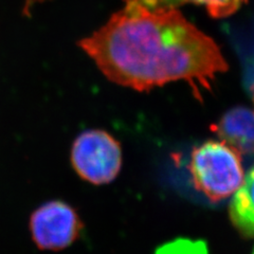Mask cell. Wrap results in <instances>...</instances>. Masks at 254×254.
I'll use <instances>...</instances> for the list:
<instances>
[{
    "instance_id": "obj_9",
    "label": "cell",
    "mask_w": 254,
    "mask_h": 254,
    "mask_svg": "<svg viewBox=\"0 0 254 254\" xmlns=\"http://www.w3.org/2000/svg\"><path fill=\"white\" fill-rule=\"evenodd\" d=\"M46 1V0H25V5H23V15L30 16V10L31 7L37 4Z\"/></svg>"
},
{
    "instance_id": "obj_3",
    "label": "cell",
    "mask_w": 254,
    "mask_h": 254,
    "mask_svg": "<svg viewBox=\"0 0 254 254\" xmlns=\"http://www.w3.org/2000/svg\"><path fill=\"white\" fill-rule=\"evenodd\" d=\"M71 165L79 178L94 186L113 182L122 168V148L103 129L85 130L73 141Z\"/></svg>"
},
{
    "instance_id": "obj_1",
    "label": "cell",
    "mask_w": 254,
    "mask_h": 254,
    "mask_svg": "<svg viewBox=\"0 0 254 254\" xmlns=\"http://www.w3.org/2000/svg\"><path fill=\"white\" fill-rule=\"evenodd\" d=\"M77 45L109 81L138 91L182 79L198 94L228 70L216 43L177 9L124 3Z\"/></svg>"
},
{
    "instance_id": "obj_4",
    "label": "cell",
    "mask_w": 254,
    "mask_h": 254,
    "mask_svg": "<svg viewBox=\"0 0 254 254\" xmlns=\"http://www.w3.org/2000/svg\"><path fill=\"white\" fill-rule=\"evenodd\" d=\"M29 228L32 240L39 249L61 251L78 240L84 225L72 205L63 200H51L31 214Z\"/></svg>"
},
{
    "instance_id": "obj_2",
    "label": "cell",
    "mask_w": 254,
    "mask_h": 254,
    "mask_svg": "<svg viewBox=\"0 0 254 254\" xmlns=\"http://www.w3.org/2000/svg\"><path fill=\"white\" fill-rule=\"evenodd\" d=\"M189 169L195 188L214 202L235 193L245 177L241 154L224 141H206L196 147Z\"/></svg>"
},
{
    "instance_id": "obj_5",
    "label": "cell",
    "mask_w": 254,
    "mask_h": 254,
    "mask_svg": "<svg viewBox=\"0 0 254 254\" xmlns=\"http://www.w3.org/2000/svg\"><path fill=\"white\" fill-rule=\"evenodd\" d=\"M213 130L240 154L254 153V111L236 107L220 119Z\"/></svg>"
},
{
    "instance_id": "obj_8",
    "label": "cell",
    "mask_w": 254,
    "mask_h": 254,
    "mask_svg": "<svg viewBox=\"0 0 254 254\" xmlns=\"http://www.w3.org/2000/svg\"><path fill=\"white\" fill-rule=\"evenodd\" d=\"M156 254H209L206 245L201 241L178 238L158 248Z\"/></svg>"
},
{
    "instance_id": "obj_6",
    "label": "cell",
    "mask_w": 254,
    "mask_h": 254,
    "mask_svg": "<svg viewBox=\"0 0 254 254\" xmlns=\"http://www.w3.org/2000/svg\"><path fill=\"white\" fill-rule=\"evenodd\" d=\"M230 218L243 235L254 237V166L244 177L230 203Z\"/></svg>"
},
{
    "instance_id": "obj_10",
    "label": "cell",
    "mask_w": 254,
    "mask_h": 254,
    "mask_svg": "<svg viewBox=\"0 0 254 254\" xmlns=\"http://www.w3.org/2000/svg\"><path fill=\"white\" fill-rule=\"evenodd\" d=\"M253 254H254V252H253Z\"/></svg>"
},
{
    "instance_id": "obj_7",
    "label": "cell",
    "mask_w": 254,
    "mask_h": 254,
    "mask_svg": "<svg viewBox=\"0 0 254 254\" xmlns=\"http://www.w3.org/2000/svg\"><path fill=\"white\" fill-rule=\"evenodd\" d=\"M146 9H178L180 5L195 3L204 5L213 17H227L233 14L245 0H123Z\"/></svg>"
}]
</instances>
